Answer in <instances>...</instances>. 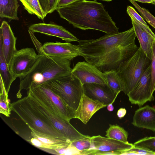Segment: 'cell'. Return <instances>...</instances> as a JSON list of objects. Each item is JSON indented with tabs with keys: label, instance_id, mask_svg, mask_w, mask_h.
Listing matches in <instances>:
<instances>
[{
	"label": "cell",
	"instance_id": "6da1fadb",
	"mask_svg": "<svg viewBox=\"0 0 155 155\" xmlns=\"http://www.w3.org/2000/svg\"><path fill=\"white\" fill-rule=\"evenodd\" d=\"M136 37L132 27L96 39L79 40L78 45L85 61L101 71H117L138 49L135 42Z\"/></svg>",
	"mask_w": 155,
	"mask_h": 155
},
{
	"label": "cell",
	"instance_id": "7a4b0ae2",
	"mask_svg": "<svg viewBox=\"0 0 155 155\" xmlns=\"http://www.w3.org/2000/svg\"><path fill=\"white\" fill-rule=\"evenodd\" d=\"M56 10L61 18L74 28L83 30H95L108 35L119 32L103 5L97 0H78L66 5L58 7Z\"/></svg>",
	"mask_w": 155,
	"mask_h": 155
},
{
	"label": "cell",
	"instance_id": "3957f363",
	"mask_svg": "<svg viewBox=\"0 0 155 155\" xmlns=\"http://www.w3.org/2000/svg\"><path fill=\"white\" fill-rule=\"evenodd\" d=\"M39 57L31 69L20 78L19 88L17 94L18 97L23 89L27 91L32 85L44 83L51 80L71 74V60L44 53Z\"/></svg>",
	"mask_w": 155,
	"mask_h": 155
},
{
	"label": "cell",
	"instance_id": "277c9868",
	"mask_svg": "<svg viewBox=\"0 0 155 155\" xmlns=\"http://www.w3.org/2000/svg\"><path fill=\"white\" fill-rule=\"evenodd\" d=\"M10 106L12 111L15 112L30 129L41 133L66 139L48 119L31 105L27 96L10 103Z\"/></svg>",
	"mask_w": 155,
	"mask_h": 155
},
{
	"label": "cell",
	"instance_id": "5b68a950",
	"mask_svg": "<svg viewBox=\"0 0 155 155\" xmlns=\"http://www.w3.org/2000/svg\"><path fill=\"white\" fill-rule=\"evenodd\" d=\"M66 104L75 110L84 93L83 85L71 74L44 83Z\"/></svg>",
	"mask_w": 155,
	"mask_h": 155
},
{
	"label": "cell",
	"instance_id": "8992f818",
	"mask_svg": "<svg viewBox=\"0 0 155 155\" xmlns=\"http://www.w3.org/2000/svg\"><path fill=\"white\" fill-rule=\"evenodd\" d=\"M50 111L66 120L75 118V110L66 104L44 84L32 85L27 91Z\"/></svg>",
	"mask_w": 155,
	"mask_h": 155
},
{
	"label": "cell",
	"instance_id": "52a82bcc",
	"mask_svg": "<svg viewBox=\"0 0 155 155\" xmlns=\"http://www.w3.org/2000/svg\"><path fill=\"white\" fill-rule=\"evenodd\" d=\"M151 63V60L140 47L120 65L117 71L124 84L126 94L134 88Z\"/></svg>",
	"mask_w": 155,
	"mask_h": 155
},
{
	"label": "cell",
	"instance_id": "ba28073f",
	"mask_svg": "<svg viewBox=\"0 0 155 155\" xmlns=\"http://www.w3.org/2000/svg\"><path fill=\"white\" fill-rule=\"evenodd\" d=\"M27 96L31 105L48 119L64 137L71 142L88 136L80 133L70 122L50 111L32 96L29 95Z\"/></svg>",
	"mask_w": 155,
	"mask_h": 155
},
{
	"label": "cell",
	"instance_id": "9c48e42d",
	"mask_svg": "<svg viewBox=\"0 0 155 155\" xmlns=\"http://www.w3.org/2000/svg\"><path fill=\"white\" fill-rule=\"evenodd\" d=\"M39 56L33 48L17 50L8 65L14 78H20L26 75L33 67Z\"/></svg>",
	"mask_w": 155,
	"mask_h": 155
},
{
	"label": "cell",
	"instance_id": "30bf717a",
	"mask_svg": "<svg viewBox=\"0 0 155 155\" xmlns=\"http://www.w3.org/2000/svg\"><path fill=\"white\" fill-rule=\"evenodd\" d=\"M153 94L151 90L150 64L134 88L127 95L132 104L140 107L147 102L154 100Z\"/></svg>",
	"mask_w": 155,
	"mask_h": 155
},
{
	"label": "cell",
	"instance_id": "8fae6325",
	"mask_svg": "<svg viewBox=\"0 0 155 155\" xmlns=\"http://www.w3.org/2000/svg\"><path fill=\"white\" fill-rule=\"evenodd\" d=\"M30 129L32 138L27 140L36 147L48 153L57 155V150L66 149L71 143V142L67 139L56 137Z\"/></svg>",
	"mask_w": 155,
	"mask_h": 155
},
{
	"label": "cell",
	"instance_id": "7c38bea8",
	"mask_svg": "<svg viewBox=\"0 0 155 155\" xmlns=\"http://www.w3.org/2000/svg\"><path fill=\"white\" fill-rule=\"evenodd\" d=\"M71 74L79 79L83 85L90 83L107 85L105 73L86 61L77 63L72 68Z\"/></svg>",
	"mask_w": 155,
	"mask_h": 155
},
{
	"label": "cell",
	"instance_id": "4fadbf2b",
	"mask_svg": "<svg viewBox=\"0 0 155 155\" xmlns=\"http://www.w3.org/2000/svg\"><path fill=\"white\" fill-rule=\"evenodd\" d=\"M42 48L45 54L71 60L78 56H83L78 45L69 42H46Z\"/></svg>",
	"mask_w": 155,
	"mask_h": 155
},
{
	"label": "cell",
	"instance_id": "5bb4252c",
	"mask_svg": "<svg viewBox=\"0 0 155 155\" xmlns=\"http://www.w3.org/2000/svg\"><path fill=\"white\" fill-rule=\"evenodd\" d=\"M107 105L90 97L84 93L75 110V118L87 124L95 113Z\"/></svg>",
	"mask_w": 155,
	"mask_h": 155
},
{
	"label": "cell",
	"instance_id": "9a60e30c",
	"mask_svg": "<svg viewBox=\"0 0 155 155\" xmlns=\"http://www.w3.org/2000/svg\"><path fill=\"white\" fill-rule=\"evenodd\" d=\"M28 30L33 32H38L62 39L66 42H78L74 35L62 26L51 23H38L31 25Z\"/></svg>",
	"mask_w": 155,
	"mask_h": 155
},
{
	"label": "cell",
	"instance_id": "2e32d148",
	"mask_svg": "<svg viewBox=\"0 0 155 155\" xmlns=\"http://www.w3.org/2000/svg\"><path fill=\"white\" fill-rule=\"evenodd\" d=\"M16 40L9 25L5 21H2L0 28V48L8 65L17 50Z\"/></svg>",
	"mask_w": 155,
	"mask_h": 155
},
{
	"label": "cell",
	"instance_id": "e0dca14e",
	"mask_svg": "<svg viewBox=\"0 0 155 155\" xmlns=\"http://www.w3.org/2000/svg\"><path fill=\"white\" fill-rule=\"evenodd\" d=\"M132 124L137 127L155 132V108L149 105L139 108L135 112Z\"/></svg>",
	"mask_w": 155,
	"mask_h": 155
},
{
	"label": "cell",
	"instance_id": "ac0fdd59",
	"mask_svg": "<svg viewBox=\"0 0 155 155\" xmlns=\"http://www.w3.org/2000/svg\"><path fill=\"white\" fill-rule=\"evenodd\" d=\"M91 149L103 151L124 150L134 147L132 143H126L100 135L91 137Z\"/></svg>",
	"mask_w": 155,
	"mask_h": 155
},
{
	"label": "cell",
	"instance_id": "d6986e66",
	"mask_svg": "<svg viewBox=\"0 0 155 155\" xmlns=\"http://www.w3.org/2000/svg\"><path fill=\"white\" fill-rule=\"evenodd\" d=\"M83 87L86 94L107 105L111 102L116 94L106 85L90 83L84 84Z\"/></svg>",
	"mask_w": 155,
	"mask_h": 155
},
{
	"label": "cell",
	"instance_id": "ffe728a7",
	"mask_svg": "<svg viewBox=\"0 0 155 155\" xmlns=\"http://www.w3.org/2000/svg\"><path fill=\"white\" fill-rule=\"evenodd\" d=\"M131 20L136 36L139 42L140 47L147 57L151 60L152 46L155 39L134 21Z\"/></svg>",
	"mask_w": 155,
	"mask_h": 155
},
{
	"label": "cell",
	"instance_id": "44dd1931",
	"mask_svg": "<svg viewBox=\"0 0 155 155\" xmlns=\"http://www.w3.org/2000/svg\"><path fill=\"white\" fill-rule=\"evenodd\" d=\"M18 0H0V17L11 20H18Z\"/></svg>",
	"mask_w": 155,
	"mask_h": 155
},
{
	"label": "cell",
	"instance_id": "7402d4cb",
	"mask_svg": "<svg viewBox=\"0 0 155 155\" xmlns=\"http://www.w3.org/2000/svg\"><path fill=\"white\" fill-rule=\"evenodd\" d=\"M107 85L115 94L120 93L121 91L125 93L124 84L116 70H112L105 72Z\"/></svg>",
	"mask_w": 155,
	"mask_h": 155
},
{
	"label": "cell",
	"instance_id": "603a6c76",
	"mask_svg": "<svg viewBox=\"0 0 155 155\" xmlns=\"http://www.w3.org/2000/svg\"><path fill=\"white\" fill-rule=\"evenodd\" d=\"M0 79L2 81L5 90L8 93L11 86L15 79L14 78L8 68L4 58L2 51L0 48Z\"/></svg>",
	"mask_w": 155,
	"mask_h": 155
},
{
	"label": "cell",
	"instance_id": "cb8c5ba5",
	"mask_svg": "<svg viewBox=\"0 0 155 155\" xmlns=\"http://www.w3.org/2000/svg\"><path fill=\"white\" fill-rule=\"evenodd\" d=\"M25 9L31 15H36L38 18L44 20L46 16L39 0H19Z\"/></svg>",
	"mask_w": 155,
	"mask_h": 155
},
{
	"label": "cell",
	"instance_id": "d4e9b609",
	"mask_svg": "<svg viewBox=\"0 0 155 155\" xmlns=\"http://www.w3.org/2000/svg\"><path fill=\"white\" fill-rule=\"evenodd\" d=\"M106 133L105 136L107 137L126 143H129L127 140L128 132L123 128L118 125L109 124V127Z\"/></svg>",
	"mask_w": 155,
	"mask_h": 155
},
{
	"label": "cell",
	"instance_id": "484cf974",
	"mask_svg": "<svg viewBox=\"0 0 155 155\" xmlns=\"http://www.w3.org/2000/svg\"><path fill=\"white\" fill-rule=\"evenodd\" d=\"M127 12L131 20L134 21L155 39V34L147 25L143 18L138 14L133 7L130 6H128Z\"/></svg>",
	"mask_w": 155,
	"mask_h": 155
},
{
	"label": "cell",
	"instance_id": "4316f807",
	"mask_svg": "<svg viewBox=\"0 0 155 155\" xmlns=\"http://www.w3.org/2000/svg\"><path fill=\"white\" fill-rule=\"evenodd\" d=\"M0 112L7 117H9L12 111L10 103L9 101L8 94L5 90L3 83L0 82Z\"/></svg>",
	"mask_w": 155,
	"mask_h": 155
},
{
	"label": "cell",
	"instance_id": "83f0119b",
	"mask_svg": "<svg viewBox=\"0 0 155 155\" xmlns=\"http://www.w3.org/2000/svg\"><path fill=\"white\" fill-rule=\"evenodd\" d=\"M71 145L78 152L91 149L92 147L91 137L88 136L85 138L71 142Z\"/></svg>",
	"mask_w": 155,
	"mask_h": 155
},
{
	"label": "cell",
	"instance_id": "f1b7e54d",
	"mask_svg": "<svg viewBox=\"0 0 155 155\" xmlns=\"http://www.w3.org/2000/svg\"><path fill=\"white\" fill-rule=\"evenodd\" d=\"M138 10L141 16L155 29V17L147 9L140 6L134 0H129Z\"/></svg>",
	"mask_w": 155,
	"mask_h": 155
},
{
	"label": "cell",
	"instance_id": "f546056e",
	"mask_svg": "<svg viewBox=\"0 0 155 155\" xmlns=\"http://www.w3.org/2000/svg\"><path fill=\"white\" fill-rule=\"evenodd\" d=\"M134 147L146 149L155 153V138L147 137L140 139L134 144Z\"/></svg>",
	"mask_w": 155,
	"mask_h": 155
},
{
	"label": "cell",
	"instance_id": "4dcf8cb0",
	"mask_svg": "<svg viewBox=\"0 0 155 155\" xmlns=\"http://www.w3.org/2000/svg\"><path fill=\"white\" fill-rule=\"evenodd\" d=\"M151 63V86L152 92L155 91V40L152 46Z\"/></svg>",
	"mask_w": 155,
	"mask_h": 155
},
{
	"label": "cell",
	"instance_id": "1f68e13d",
	"mask_svg": "<svg viewBox=\"0 0 155 155\" xmlns=\"http://www.w3.org/2000/svg\"><path fill=\"white\" fill-rule=\"evenodd\" d=\"M121 155H155V153L146 149L134 146L130 149L121 151Z\"/></svg>",
	"mask_w": 155,
	"mask_h": 155
},
{
	"label": "cell",
	"instance_id": "d6a6232c",
	"mask_svg": "<svg viewBox=\"0 0 155 155\" xmlns=\"http://www.w3.org/2000/svg\"><path fill=\"white\" fill-rule=\"evenodd\" d=\"M59 0H49L48 14L51 13L56 10Z\"/></svg>",
	"mask_w": 155,
	"mask_h": 155
},
{
	"label": "cell",
	"instance_id": "836d02e7",
	"mask_svg": "<svg viewBox=\"0 0 155 155\" xmlns=\"http://www.w3.org/2000/svg\"><path fill=\"white\" fill-rule=\"evenodd\" d=\"M44 12L46 16L48 14L49 0H39Z\"/></svg>",
	"mask_w": 155,
	"mask_h": 155
},
{
	"label": "cell",
	"instance_id": "e575fe53",
	"mask_svg": "<svg viewBox=\"0 0 155 155\" xmlns=\"http://www.w3.org/2000/svg\"><path fill=\"white\" fill-rule=\"evenodd\" d=\"M77 0H59L58 4V7L66 5Z\"/></svg>",
	"mask_w": 155,
	"mask_h": 155
},
{
	"label": "cell",
	"instance_id": "d590c367",
	"mask_svg": "<svg viewBox=\"0 0 155 155\" xmlns=\"http://www.w3.org/2000/svg\"><path fill=\"white\" fill-rule=\"evenodd\" d=\"M126 113L127 110L125 108H120L117 111V115L119 118L121 119L125 115Z\"/></svg>",
	"mask_w": 155,
	"mask_h": 155
},
{
	"label": "cell",
	"instance_id": "8d00e7d4",
	"mask_svg": "<svg viewBox=\"0 0 155 155\" xmlns=\"http://www.w3.org/2000/svg\"><path fill=\"white\" fill-rule=\"evenodd\" d=\"M119 93L117 94L114 98L113 101L110 103L108 104L107 107V110L111 112L113 111L114 110V107L113 105L114 102L115 101L116 99V98L117 95Z\"/></svg>",
	"mask_w": 155,
	"mask_h": 155
},
{
	"label": "cell",
	"instance_id": "74e56055",
	"mask_svg": "<svg viewBox=\"0 0 155 155\" xmlns=\"http://www.w3.org/2000/svg\"><path fill=\"white\" fill-rule=\"evenodd\" d=\"M141 3H151L155 5V1L154 0H134Z\"/></svg>",
	"mask_w": 155,
	"mask_h": 155
},
{
	"label": "cell",
	"instance_id": "f35d334b",
	"mask_svg": "<svg viewBox=\"0 0 155 155\" xmlns=\"http://www.w3.org/2000/svg\"><path fill=\"white\" fill-rule=\"evenodd\" d=\"M106 2H110L112 1V0H100Z\"/></svg>",
	"mask_w": 155,
	"mask_h": 155
},
{
	"label": "cell",
	"instance_id": "ab89813d",
	"mask_svg": "<svg viewBox=\"0 0 155 155\" xmlns=\"http://www.w3.org/2000/svg\"><path fill=\"white\" fill-rule=\"evenodd\" d=\"M154 137L155 138V136Z\"/></svg>",
	"mask_w": 155,
	"mask_h": 155
},
{
	"label": "cell",
	"instance_id": "60d3db41",
	"mask_svg": "<svg viewBox=\"0 0 155 155\" xmlns=\"http://www.w3.org/2000/svg\"></svg>",
	"mask_w": 155,
	"mask_h": 155
}]
</instances>
